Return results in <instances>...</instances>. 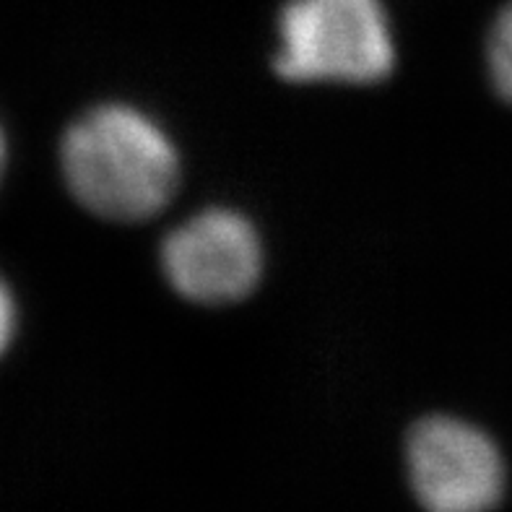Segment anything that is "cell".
Listing matches in <instances>:
<instances>
[{"instance_id": "cell-1", "label": "cell", "mask_w": 512, "mask_h": 512, "mask_svg": "<svg viewBox=\"0 0 512 512\" xmlns=\"http://www.w3.org/2000/svg\"><path fill=\"white\" fill-rule=\"evenodd\" d=\"M60 164L68 190L91 214L143 221L175 195L177 151L146 112L102 104L65 130Z\"/></svg>"}, {"instance_id": "cell-2", "label": "cell", "mask_w": 512, "mask_h": 512, "mask_svg": "<svg viewBox=\"0 0 512 512\" xmlns=\"http://www.w3.org/2000/svg\"><path fill=\"white\" fill-rule=\"evenodd\" d=\"M276 71L286 81L377 84L396 65L383 0H289Z\"/></svg>"}, {"instance_id": "cell-3", "label": "cell", "mask_w": 512, "mask_h": 512, "mask_svg": "<svg viewBox=\"0 0 512 512\" xmlns=\"http://www.w3.org/2000/svg\"><path fill=\"white\" fill-rule=\"evenodd\" d=\"M409 479L427 512H492L505 494V463L474 424L429 416L411 429Z\"/></svg>"}, {"instance_id": "cell-4", "label": "cell", "mask_w": 512, "mask_h": 512, "mask_svg": "<svg viewBox=\"0 0 512 512\" xmlns=\"http://www.w3.org/2000/svg\"><path fill=\"white\" fill-rule=\"evenodd\" d=\"M162 268L182 297L201 305H229L255 289L263 271V250L245 216L208 208L164 240Z\"/></svg>"}, {"instance_id": "cell-5", "label": "cell", "mask_w": 512, "mask_h": 512, "mask_svg": "<svg viewBox=\"0 0 512 512\" xmlns=\"http://www.w3.org/2000/svg\"><path fill=\"white\" fill-rule=\"evenodd\" d=\"M489 71L497 91L512 102V3L494 21L489 34Z\"/></svg>"}, {"instance_id": "cell-6", "label": "cell", "mask_w": 512, "mask_h": 512, "mask_svg": "<svg viewBox=\"0 0 512 512\" xmlns=\"http://www.w3.org/2000/svg\"><path fill=\"white\" fill-rule=\"evenodd\" d=\"M13 333H16V302L6 281L0 279V357L11 346Z\"/></svg>"}, {"instance_id": "cell-7", "label": "cell", "mask_w": 512, "mask_h": 512, "mask_svg": "<svg viewBox=\"0 0 512 512\" xmlns=\"http://www.w3.org/2000/svg\"><path fill=\"white\" fill-rule=\"evenodd\" d=\"M6 162H8V146H6V136H3V128H0V180H3V172H6Z\"/></svg>"}]
</instances>
